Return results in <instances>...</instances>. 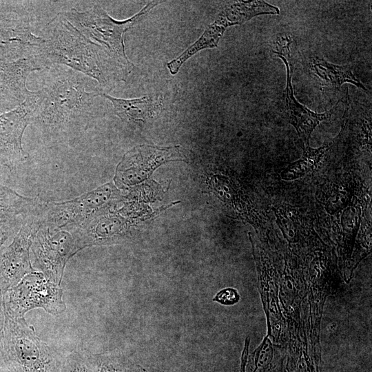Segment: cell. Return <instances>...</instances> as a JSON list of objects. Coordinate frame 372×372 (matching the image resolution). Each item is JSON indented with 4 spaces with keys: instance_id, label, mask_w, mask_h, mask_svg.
Segmentation results:
<instances>
[{
    "instance_id": "1",
    "label": "cell",
    "mask_w": 372,
    "mask_h": 372,
    "mask_svg": "<svg viewBox=\"0 0 372 372\" xmlns=\"http://www.w3.org/2000/svg\"><path fill=\"white\" fill-rule=\"evenodd\" d=\"M92 79L65 66H52L37 94L32 123L59 134L87 129L94 114L100 89L91 90Z\"/></svg>"
},
{
    "instance_id": "2",
    "label": "cell",
    "mask_w": 372,
    "mask_h": 372,
    "mask_svg": "<svg viewBox=\"0 0 372 372\" xmlns=\"http://www.w3.org/2000/svg\"><path fill=\"white\" fill-rule=\"evenodd\" d=\"M39 58L45 67L63 65L93 80L102 92L125 79L112 56L87 39L64 17L59 14L43 31Z\"/></svg>"
},
{
    "instance_id": "3",
    "label": "cell",
    "mask_w": 372,
    "mask_h": 372,
    "mask_svg": "<svg viewBox=\"0 0 372 372\" xmlns=\"http://www.w3.org/2000/svg\"><path fill=\"white\" fill-rule=\"evenodd\" d=\"M0 351L11 372H58L64 359L36 335L25 317L5 315Z\"/></svg>"
},
{
    "instance_id": "4",
    "label": "cell",
    "mask_w": 372,
    "mask_h": 372,
    "mask_svg": "<svg viewBox=\"0 0 372 372\" xmlns=\"http://www.w3.org/2000/svg\"><path fill=\"white\" fill-rule=\"evenodd\" d=\"M159 3L158 1L149 2L136 14L124 21L114 19L99 5L85 11L71 9L63 14L87 39L105 49L126 78L134 65L125 54L124 34Z\"/></svg>"
},
{
    "instance_id": "5",
    "label": "cell",
    "mask_w": 372,
    "mask_h": 372,
    "mask_svg": "<svg viewBox=\"0 0 372 372\" xmlns=\"http://www.w3.org/2000/svg\"><path fill=\"white\" fill-rule=\"evenodd\" d=\"M120 192L111 183H105L73 199L60 202L42 201V224L51 228L72 230L119 200Z\"/></svg>"
},
{
    "instance_id": "6",
    "label": "cell",
    "mask_w": 372,
    "mask_h": 372,
    "mask_svg": "<svg viewBox=\"0 0 372 372\" xmlns=\"http://www.w3.org/2000/svg\"><path fill=\"white\" fill-rule=\"evenodd\" d=\"M4 305L5 315L14 318H23L27 312L37 308L53 315L62 313L66 309L61 285L37 271L27 274L7 291Z\"/></svg>"
},
{
    "instance_id": "7",
    "label": "cell",
    "mask_w": 372,
    "mask_h": 372,
    "mask_svg": "<svg viewBox=\"0 0 372 372\" xmlns=\"http://www.w3.org/2000/svg\"><path fill=\"white\" fill-rule=\"evenodd\" d=\"M80 251L68 230L41 225L32 240L30 260L35 271L61 285L67 262Z\"/></svg>"
},
{
    "instance_id": "8",
    "label": "cell",
    "mask_w": 372,
    "mask_h": 372,
    "mask_svg": "<svg viewBox=\"0 0 372 372\" xmlns=\"http://www.w3.org/2000/svg\"><path fill=\"white\" fill-rule=\"evenodd\" d=\"M40 200L24 216L23 222L12 241L0 249V282L8 291L27 274L34 271L30 260V247L42 221Z\"/></svg>"
},
{
    "instance_id": "9",
    "label": "cell",
    "mask_w": 372,
    "mask_h": 372,
    "mask_svg": "<svg viewBox=\"0 0 372 372\" xmlns=\"http://www.w3.org/2000/svg\"><path fill=\"white\" fill-rule=\"evenodd\" d=\"M37 107V92H30L16 107L0 114V162L10 171L28 158L22 138L33 122Z\"/></svg>"
},
{
    "instance_id": "10",
    "label": "cell",
    "mask_w": 372,
    "mask_h": 372,
    "mask_svg": "<svg viewBox=\"0 0 372 372\" xmlns=\"http://www.w3.org/2000/svg\"><path fill=\"white\" fill-rule=\"evenodd\" d=\"M105 209L69 231L80 250L123 242L132 236L134 223L118 210Z\"/></svg>"
},
{
    "instance_id": "11",
    "label": "cell",
    "mask_w": 372,
    "mask_h": 372,
    "mask_svg": "<svg viewBox=\"0 0 372 372\" xmlns=\"http://www.w3.org/2000/svg\"><path fill=\"white\" fill-rule=\"evenodd\" d=\"M179 147H158L140 145L127 152L116 167L114 181L121 188L133 186L144 178L148 172L163 162L180 156Z\"/></svg>"
},
{
    "instance_id": "12",
    "label": "cell",
    "mask_w": 372,
    "mask_h": 372,
    "mask_svg": "<svg viewBox=\"0 0 372 372\" xmlns=\"http://www.w3.org/2000/svg\"><path fill=\"white\" fill-rule=\"evenodd\" d=\"M254 250L257 265L259 289L264 310L267 316V336L275 343L284 341L288 335L287 320L283 318L278 299V276L269 262L268 258L258 247Z\"/></svg>"
},
{
    "instance_id": "13",
    "label": "cell",
    "mask_w": 372,
    "mask_h": 372,
    "mask_svg": "<svg viewBox=\"0 0 372 372\" xmlns=\"http://www.w3.org/2000/svg\"><path fill=\"white\" fill-rule=\"evenodd\" d=\"M280 58L287 69V83L283 92V110L288 121L294 127L300 138L305 145H309V139L311 133L318 124L329 118L333 113L337 105L333 109L319 114L314 112L302 105L296 99L291 83L293 66L289 62L290 56Z\"/></svg>"
},
{
    "instance_id": "14",
    "label": "cell",
    "mask_w": 372,
    "mask_h": 372,
    "mask_svg": "<svg viewBox=\"0 0 372 372\" xmlns=\"http://www.w3.org/2000/svg\"><path fill=\"white\" fill-rule=\"evenodd\" d=\"M43 67L37 57L0 61V94L23 101L30 92L26 87L28 75Z\"/></svg>"
},
{
    "instance_id": "15",
    "label": "cell",
    "mask_w": 372,
    "mask_h": 372,
    "mask_svg": "<svg viewBox=\"0 0 372 372\" xmlns=\"http://www.w3.org/2000/svg\"><path fill=\"white\" fill-rule=\"evenodd\" d=\"M250 338L245 340L241 358V372H283L287 349L273 343L267 335L258 347L248 357Z\"/></svg>"
},
{
    "instance_id": "16",
    "label": "cell",
    "mask_w": 372,
    "mask_h": 372,
    "mask_svg": "<svg viewBox=\"0 0 372 372\" xmlns=\"http://www.w3.org/2000/svg\"><path fill=\"white\" fill-rule=\"evenodd\" d=\"M100 96L111 102L114 113L126 123H144L157 116L163 107L161 94L145 95L136 99L115 98L107 93L101 92Z\"/></svg>"
},
{
    "instance_id": "17",
    "label": "cell",
    "mask_w": 372,
    "mask_h": 372,
    "mask_svg": "<svg viewBox=\"0 0 372 372\" xmlns=\"http://www.w3.org/2000/svg\"><path fill=\"white\" fill-rule=\"evenodd\" d=\"M309 68L321 87L338 90L343 83H349L366 90L364 85L353 74L349 65H335L315 56L310 60Z\"/></svg>"
},
{
    "instance_id": "18",
    "label": "cell",
    "mask_w": 372,
    "mask_h": 372,
    "mask_svg": "<svg viewBox=\"0 0 372 372\" xmlns=\"http://www.w3.org/2000/svg\"><path fill=\"white\" fill-rule=\"evenodd\" d=\"M278 7L264 1H240L227 6L218 15L227 27L240 25L260 14H278Z\"/></svg>"
},
{
    "instance_id": "19",
    "label": "cell",
    "mask_w": 372,
    "mask_h": 372,
    "mask_svg": "<svg viewBox=\"0 0 372 372\" xmlns=\"http://www.w3.org/2000/svg\"><path fill=\"white\" fill-rule=\"evenodd\" d=\"M226 28L222 21L216 17L215 21L205 29L202 36L195 43L186 49L180 56L167 63V66L169 72L173 75L176 74L183 63L197 52L206 48L217 47Z\"/></svg>"
},
{
    "instance_id": "20",
    "label": "cell",
    "mask_w": 372,
    "mask_h": 372,
    "mask_svg": "<svg viewBox=\"0 0 372 372\" xmlns=\"http://www.w3.org/2000/svg\"><path fill=\"white\" fill-rule=\"evenodd\" d=\"M332 142L324 143L319 148H311L309 145H304L302 157L290 163L281 173L283 180H295L304 176L314 169L326 152L332 145Z\"/></svg>"
},
{
    "instance_id": "21",
    "label": "cell",
    "mask_w": 372,
    "mask_h": 372,
    "mask_svg": "<svg viewBox=\"0 0 372 372\" xmlns=\"http://www.w3.org/2000/svg\"><path fill=\"white\" fill-rule=\"evenodd\" d=\"M286 369L287 372H320L321 359L310 353L308 343L303 342L293 350L287 351Z\"/></svg>"
},
{
    "instance_id": "22",
    "label": "cell",
    "mask_w": 372,
    "mask_h": 372,
    "mask_svg": "<svg viewBox=\"0 0 372 372\" xmlns=\"http://www.w3.org/2000/svg\"><path fill=\"white\" fill-rule=\"evenodd\" d=\"M39 198H28L18 193H3L0 196V219L25 216L37 204Z\"/></svg>"
},
{
    "instance_id": "23",
    "label": "cell",
    "mask_w": 372,
    "mask_h": 372,
    "mask_svg": "<svg viewBox=\"0 0 372 372\" xmlns=\"http://www.w3.org/2000/svg\"><path fill=\"white\" fill-rule=\"evenodd\" d=\"M87 356L94 372H128L127 364L117 358L98 355Z\"/></svg>"
},
{
    "instance_id": "24",
    "label": "cell",
    "mask_w": 372,
    "mask_h": 372,
    "mask_svg": "<svg viewBox=\"0 0 372 372\" xmlns=\"http://www.w3.org/2000/svg\"><path fill=\"white\" fill-rule=\"evenodd\" d=\"M58 372H94L87 355L72 353L63 359Z\"/></svg>"
},
{
    "instance_id": "25",
    "label": "cell",
    "mask_w": 372,
    "mask_h": 372,
    "mask_svg": "<svg viewBox=\"0 0 372 372\" xmlns=\"http://www.w3.org/2000/svg\"><path fill=\"white\" fill-rule=\"evenodd\" d=\"M25 216H17L0 219V249L9 238L12 236H14L19 231Z\"/></svg>"
},
{
    "instance_id": "26",
    "label": "cell",
    "mask_w": 372,
    "mask_h": 372,
    "mask_svg": "<svg viewBox=\"0 0 372 372\" xmlns=\"http://www.w3.org/2000/svg\"><path fill=\"white\" fill-rule=\"evenodd\" d=\"M292 43L291 37L287 33H281L276 35L273 42V52L276 55L290 54L289 45Z\"/></svg>"
},
{
    "instance_id": "27",
    "label": "cell",
    "mask_w": 372,
    "mask_h": 372,
    "mask_svg": "<svg viewBox=\"0 0 372 372\" xmlns=\"http://www.w3.org/2000/svg\"><path fill=\"white\" fill-rule=\"evenodd\" d=\"M240 298V296L236 289L228 287L218 292L213 300L224 305H233L236 304Z\"/></svg>"
},
{
    "instance_id": "28",
    "label": "cell",
    "mask_w": 372,
    "mask_h": 372,
    "mask_svg": "<svg viewBox=\"0 0 372 372\" xmlns=\"http://www.w3.org/2000/svg\"><path fill=\"white\" fill-rule=\"evenodd\" d=\"M7 290L0 282V338L2 335L5 324L4 297Z\"/></svg>"
},
{
    "instance_id": "29",
    "label": "cell",
    "mask_w": 372,
    "mask_h": 372,
    "mask_svg": "<svg viewBox=\"0 0 372 372\" xmlns=\"http://www.w3.org/2000/svg\"><path fill=\"white\" fill-rule=\"evenodd\" d=\"M12 102H19L14 98L0 94V111L7 109V106L11 105Z\"/></svg>"
},
{
    "instance_id": "30",
    "label": "cell",
    "mask_w": 372,
    "mask_h": 372,
    "mask_svg": "<svg viewBox=\"0 0 372 372\" xmlns=\"http://www.w3.org/2000/svg\"><path fill=\"white\" fill-rule=\"evenodd\" d=\"M127 366L128 372H147L144 369H142L141 366H131L130 365Z\"/></svg>"
},
{
    "instance_id": "31",
    "label": "cell",
    "mask_w": 372,
    "mask_h": 372,
    "mask_svg": "<svg viewBox=\"0 0 372 372\" xmlns=\"http://www.w3.org/2000/svg\"><path fill=\"white\" fill-rule=\"evenodd\" d=\"M0 191L1 192L8 193V194H16L17 192L0 183Z\"/></svg>"
},
{
    "instance_id": "32",
    "label": "cell",
    "mask_w": 372,
    "mask_h": 372,
    "mask_svg": "<svg viewBox=\"0 0 372 372\" xmlns=\"http://www.w3.org/2000/svg\"><path fill=\"white\" fill-rule=\"evenodd\" d=\"M283 372H287L286 368L285 369V370L283 371Z\"/></svg>"
}]
</instances>
